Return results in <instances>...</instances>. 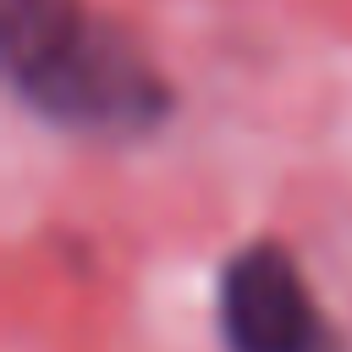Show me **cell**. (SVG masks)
<instances>
[{
    "instance_id": "7a4b0ae2",
    "label": "cell",
    "mask_w": 352,
    "mask_h": 352,
    "mask_svg": "<svg viewBox=\"0 0 352 352\" xmlns=\"http://www.w3.org/2000/svg\"><path fill=\"white\" fill-rule=\"evenodd\" d=\"M214 314L226 352H346L336 319L308 292L297 258L270 236L226 258Z\"/></svg>"
},
{
    "instance_id": "6da1fadb",
    "label": "cell",
    "mask_w": 352,
    "mask_h": 352,
    "mask_svg": "<svg viewBox=\"0 0 352 352\" xmlns=\"http://www.w3.org/2000/svg\"><path fill=\"white\" fill-rule=\"evenodd\" d=\"M0 50L16 99L50 126L143 138L170 116V82L143 44L82 0H0Z\"/></svg>"
}]
</instances>
